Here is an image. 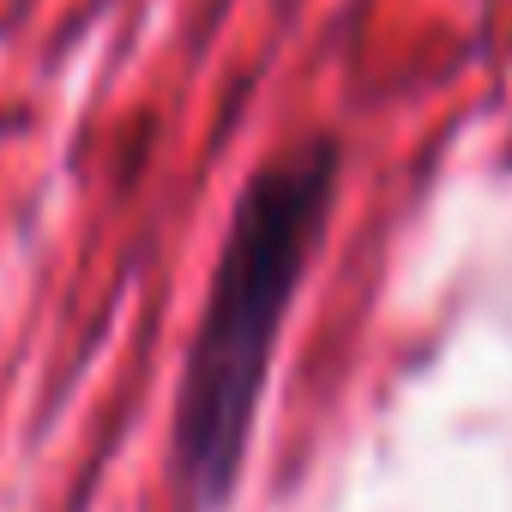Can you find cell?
Instances as JSON below:
<instances>
[{"instance_id":"6da1fadb","label":"cell","mask_w":512,"mask_h":512,"mask_svg":"<svg viewBox=\"0 0 512 512\" xmlns=\"http://www.w3.org/2000/svg\"><path fill=\"white\" fill-rule=\"evenodd\" d=\"M338 169L344 157L332 139H302L247 181L229 217V241L217 253L211 296L175 398V482L193 512L223 506L241 476L272 344L284 332L290 296L302 290L308 253L326 229Z\"/></svg>"}]
</instances>
